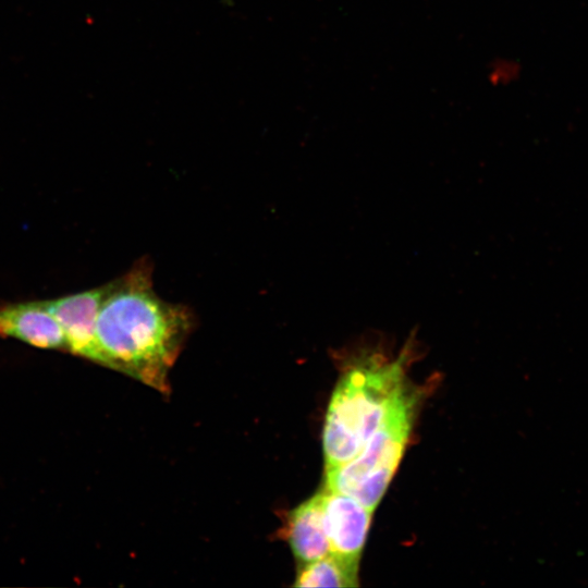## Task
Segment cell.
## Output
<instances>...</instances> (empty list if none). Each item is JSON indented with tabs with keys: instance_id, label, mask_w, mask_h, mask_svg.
<instances>
[{
	"instance_id": "6da1fadb",
	"label": "cell",
	"mask_w": 588,
	"mask_h": 588,
	"mask_svg": "<svg viewBox=\"0 0 588 588\" xmlns=\"http://www.w3.org/2000/svg\"><path fill=\"white\" fill-rule=\"evenodd\" d=\"M192 326L188 308L157 295L151 267L140 260L108 283L96 321L98 364L166 392L168 372Z\"/></svg>"
},
{
	"instance_id": "7a4b0ae2",
	"label": "cell",
	"mask_w": 588,
	"mask_h": 588,
	"mask_svg": "<svg viewBox=\"0 0 588 588\" xmlns=\"http://www.w3.org/2000/svg\"><path fill=\"white\" fill-rule=\"evenodd\" d=\"M411 335L395 358L378 351L355 355L339 380L323 427L326 468L358 455L407 384L405 372L415 351Z\"/></svg>"
},
{
	"instance_id": "3957f363",
	"label": "cell",
	"mask_w": 588,
	"mask_h": 588,
	"mask_svg": "<svg viewBox=\"0 0 588 588\" xmlns=\"http://www.w3.org/2000/svg\"><path fill=\"white\" fill-rule=\"evenodd\" d=\"M419 397V391L406 384L362 452L326 468V489L350 495L373 512L408 443Z\"/></svg>"
},
{
	"instance_id": "277c9868",
	"label": "cell",
	"mask_w": 588,
	"mask_h": 588,
	"mask_svg": "<svg viewBox=\"0 0 588 588\" xmlns=\"http://www.w3.org/2000/svg\"><path fill=\"white\" fill-rule=\"evenodd\" d=\"M107 290L105 284L46 301L64 331L68 351L95 363L99 359L96 321Z\"/></svg>"
},
{
	"instance_id": "5b68a950",
	"label": "cell",
	"mask_w": 588,
	"mask_h": 588,
	"mask_svg": "<svg viewBox=\"0 0 588 588\" xmlns=\"http://www.w3.org/2000/svg\"><path fill=\"white\" fill-rule=\"evenodd\" d=\"M323 522L331 553L359 559L372 511L350 495L322 492Z\"/></svg>"
},
{
	"instance_id": "8992f818",
	"label": "cell",
	"mask_w": 588,
	"mask_h": 588,
	"mask_svg": "<svg viewBox=\"0 0 588 588\" xmlns=\"http://www.w3.org/2000/svg\"><path fill=\"white\" fill-rule=\"evenodd\" d=\"M0 336L13 338L39 348L68 351L64 331L46 301L1 304Z\"/></svg>"
},
{
	"instance_id": "52a82bcc",
	"label": "cell",
	"mask_w": 588,
	"mask_h": 588,
	"mask_svg": "<svg viewBox=\"0 0 588 588\" xmlns=\"http://www.w3.org/2000/svg\"><path fill=\"white\" fill-rule=\"evenodd\" d=\"M287 539L294 555L303 564L331 553L323 522L322 492L303 502L290 514Z\"/></svg>"
},
{
	"instance_id": "ba28073f",
	"label": "cell",
	"mask_w": 588,
	"mask_h": 588,
	"mask_svg": "<svg viewBox=\"0 0 588 588\" xmlns=\"http://www.w3.org/2000/svg\"><path fill=\"white\" fill-rule=\"evenodd\" d=\"M359 559L330 553L314 562L303 564L296 587H356L358 586Z\"/></svg>"
}]
</instances>
